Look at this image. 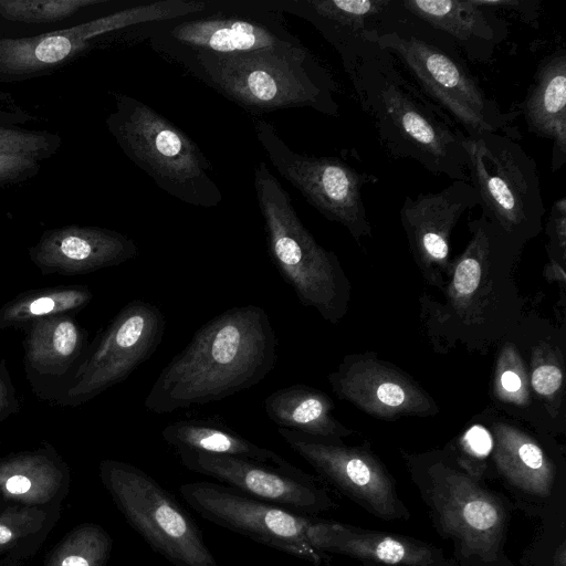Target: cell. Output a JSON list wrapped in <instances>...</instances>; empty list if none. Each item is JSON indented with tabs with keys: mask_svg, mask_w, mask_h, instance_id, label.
Segmentation results:
<instances>
[{
	"mask_svg": "<svg viewBox=\"0 0 566 566\" xmlns=\"http://www.w3.org/2000/svg\"><path fill=\"white\" fill-rule=\"evenodd\" d=\"M128 237L97 227H65L46 232L30 250L42 274L77 275L122 264L138 254Z\"/></svg>",
	"mask_w": 566,
	"mask_h": 566,
	"instance_id": "obj_21",
	"label": "cell"
},
{
	"mask_svg": "<svg viewBox=\"0 0 566 566\" xmlns=\"http://www.w3.org/2000/svg\"><path fill=\"white\" fill-rule=\"evenodd\" d=\"M307 537L322 553L345 555L377 566H446L442 552L402 535L314 518Z\"/></svg>",
	"mask_w": 566,
	"mask_h": 566,
	"instance_id": "obj_22",
	"label": "cell"
},
{
	"mask_svg": "<svg viewBox=\"0 0 566 566\" xmlns=\"http://www.w3.org/2000/svg\"><path fill=\"white\" fill-rule=\"evenodd\" d=\"M365 39L388 51L413 77L417 87L465 135L500 133L520 140L518 111L504 112L465 64L440 46L399 31H368Z\"/></svg>",
	"mask_w": 566,
	"mask_h": 566,
	"instance_id": "obj_7",
	"label": "cell"
},
{
	"mask_svg": "<svg viewBox=\"0 0 566 566\" xmlns=\"http://www.w3.org/2000/svg\"><path fill=\"white\" fill-rule=\"evenodd\" d=\"M546 232L549 239V259L560 263L566 258V198L554 201L548 216Z\"/></svg>",
	"mask_w": 566,
	"mask_h": 566,
	"instance_id": "obj_37",
	"label": "cell"
},
{
	"mask_svg": "<svg viewBox=\"0 0 566 566\" xmlns=\"http://www.w3.org/2000/svg\"><path fill=\"white\" fill-rule=\"evenodd\" d=\"M108 125L128 158L168 195L202 208L222 202L210 163L199 146L148 104L118 95Z\"/></svg>",
	"mask_w": 566,
	"mask_h": 566,
	"instance_id": "obj_6",
	"label": "cell"
},
{
	"mask_svg": "<svg viewBox=\"0 0 566 566\" xmlns=\"http://www.w3.org/2000/svg\"><path fill=\"white\" fill-rule=\"evenodd\" d=\"M176 451L189 471L213 478L247 495L286 510L313 516L333 505L327 491L295 467L282 469L245 458Z\"/></svg>",
	"mask_w": 566,
	"mask_h": 566,
	"instance_id": "obj_17",
	"label": "cell"
},
{
	"mask_svg": "<svg viewBox=\"0 0 566 566\" xmlns=\"http://www.w3.org/2000/svg\"><path fill=\"white\" fill-rule=\"evenodd\" d=\"M277 430L286 444L322 478L370 514L386 521L409 516L390 473L368 449L283 428Z\"/></svg>",
	"mask_w": 566,
	"mask_h": 566,
	"instance_id": "obj_16",
	"label": "cell"
},
{
	"mask_svg": "<svg viewBox=\"0 0 566 566\" xmlns=\"http://www.w3.org/2000/svg\"><path fill=\"white\" fill-rule=\"evenodd\" d=\"M168 61L255 115L293 107L339 115L337 85L304 44L228 55L180 54Z\"/></svg>",
	"mask_w": 566,
	"mask_h": 566,
	"instance_id": "obj_4",
	"label": "cell"
},
{
	"mask_svg": "<svg viewBox=\"0 0 566 566\" xmlns=\"http://www.w3.org/2000/svg\"><path fill=\"white\" fill-rule=\"evenodd\" d=\"M468 227L472 235L451 262L444 301L424 305V314L433 336L479 350L512 333L522 318L513 270L525 244L483 214Z\"/></svg>",
	"mask_w": 566,
	"mask_h": 566,
	"instance_id": "obj_2",
	"label": "cell"
},
{
	"mask_svg": "<svg viewBox=\"0 0 566 566\" xmlns=\"http://www.w3.org/2000/svg\"><path fill=\"white\" fill-rule=\"evenodd\" d=\"M113 547L102 526L84 523L69 532L49 553L45 566H106Z\"/></svg>",
	"mask_w": 566,
	"mask_h": 566,
	"instance_id": "obj_31",
	"label": "cell"
},
{
	"mask_svg": "<svg viewBox=\"0 0 566 566\" xmlns=\"http://www.w3.org/2000/svg\"><path fill=\"white\" fill-rule=\"evenodd\" d=\"M150 48L169 60L180 54L228 55L302 45L284 14L264 0H207L198 13L142 29Z\"/></svg>",
	"mask_w": 566,
	"mask_h": 566,
	"instance_id": "obj_8",
	"label": "cell"
},
{
	"mask_svg": "<svg viewBox=\"0 0 566 566\" xmlns=\"http://www.w3.org/2000/svg\"><path fill=\"white\" fill-rule=\"evenodd\" d=\"M269 256L304 306L332 324L346 314L349 282L336 254L323 248L298 218L287 191L264 161L254 168Z\"/></svg>",
	"mask_w": 566,
	"mask_h": 566,
	"instance_id": "obj_5",
	"label": "cell"
},
{
	"mask_svg": "<svg viewBox=\"0 0 566 566\" xmlns=\"http://www.w3.org/2000/svg\"><path fill=\"white\" fill-rule=\"evenodd\" d=\"M256 139L276 171L327 220L345 227L359 243L371 235L363 189L378 178L360 172L340 158L300 154L280 137L274 126L253 122Z\"/></svg>",
	"mask_w": 566,
	"mask_h": 566,
	"instance_id": "obj_12",
	"label": "cell"
},
{
	"mask_svg": "<svg viewBox=\"0 0 566 566\" xmlns=\"http://www.w3.org/2000/svg\"><path fill=\"white\" fill-rule=\"evenodd\" d=\"M179 493L193 511L213 524L314 565H322L327 559V555L314 548L307 537L313 516L214 482L185 483L179 486Z\"/></svg>",
	"mask_w": 566,
	"mask_h": 566,
	"instance_id": "obj_14",
	"label": "cell"
},
{
	"mask_svg": "<svg viewBox=\"0 0 566 566\" xmlns=\"http://www.w3.org/2000/svg\"><path fill=\"white\" fill-rule=\"evenodd\" d=\"M328 380L339 398L377 418L426 417L438 411L411 377L373 354L344 357Z\"/></svg>",
	"mask_w": 566,
	"mask_h": 566,
	"instance_id": "obj_19",
	"label": "cell"
},
{
	"mask_svg": "<svg viewBox=\"0 0 566 566\" xmlns=\"http://www.w3.org/2000/svg\"><path fill=\"white\" fill-rule=\"evenodd\" d=\"M412 476L440 531L469 557L496 558L506 513L501 501L469 472L442 459L413 461Z\"/></svg>",
	"mask_w": 566,
	"mask_h": 566,
	"instance_id": "obj_11",
	"label": "cell"
},
{
	"mask_svg": "<svg viewBox=\"0 0 566 566\" xmlns=\"http://www.w3.org/2000/svg\"><path fill=\"white\" fill-rule=\"evenodd\" d=\"M492 432L493 460L499 472L525 493L549 495L555 470L537 441L520 428L503 421H495Z\"/></svg>",
	"mask_w": 566,
	"mask_h": 566,
	"instance_id": "obj_26",
	"label": "cell"
},
{
	"mask_svg": "<svg viewBox=\"0 0 566 566\" xmlns=\"http://www.w3.org/2000/svg\"><path fill=\"white\" fill-rule=\"evenodd\" d=\"M99 478L127 523L172 566H220L191 515L148 473L107 459Z\"/></svg>",
	"mask_w": 566,
	"mask_h": 566,
	"instance_id": "obj_10",
	"label": "cell"
},
{
	"mask_svg": "<svg viewBox=\"0 0 566 566\" xmlns=\"http://www.w3.org/2000/svg\"><path fill=\"white\" fill-rule=\"evenodd\" d=\"M521 112L530 133L552 142L553 172L566 163V51L560 48L536 67Z\"/></svg>",
	"mask_w": 566,
	"mask_h": 566,
	"instance_id": "obj_24",
	"label": "cell"
},
{
	"mask_svg": "<svg viewBox=\"0 0 566 566\" xmlns=\"http://www.w3.org/2000/svg\"><path fill=\"white\" fill-rule=\"evenodd\" d=\"M400 4L451 36L471 61L488 62L507 36L506 22L476 0H403Z\"/></svg>",
	"mask_w": 566,
	"mask_h": 566,
	"instance_id": "obj_23",
	"label": "cell"
},
{
	"mask_svg": "<svg viewBox=\"0 0 566 566\" xmlns=\"http://www.w3.org/2000/svg\"><path fill=\"white\" fill-rule=\"evenodd\" d=\"M263 406L268 418L277 428L335 440L353 433L333 416V400L324 391L307 385L280 388L265 397Z\"/></svg>",
	"mask_w": 566,
	"mask_h": 566,
	"instance_id": "obj_27",
	"label": "cell"
},
{
	"mask_svg": "<svg viewBox=\"0 0 566 566\" xmlns=\"http://www.w3.org/2000/svg\"><path fill=\"white\" fill-rule=\"evenodd\" d=\"M493 394L499 401L517 408H526L532 402L530 376L518 349L511 342L502 345L496 358Z\"/></svg>",
	"mask_w": 566,
	"mask_h": 566,
	"instance_id": "obj_33",
	"label": "cell"
},
{
	"mask_svg": "<svg viewBox=\"0 0 566 566\" xmlns=\"http://www.w3.org/2000/svg\"><path fill=\"white\" fill-rule=\"evenodd\" d=\"M277 361L266 311L231 307L205 323L161 369L145 398L157 415L222 400L262 381Z\"/></svg>",
	"mask_w": 566,
	"mask_h": 566,
	"instance_id": "obj_1",
	"label": "cell"
},
{
	"mask_svg": "<svg viewBox=\"0 0 566 566\" xmlns=\"http://www.w3.org/2000/svg\"><path fill=\"white\" fill-rule=\"evenodd\" d=\"M479 206L478 195L468 181L453 180L438 192L406 197L400 221L412 256L427 281L441 286L451 261V232L462 214Z\"/></svg>",
	"mask_w": 566,
	"mask_h": 566,
	"instance_id": "obj_18",
	"label": "cell"
},
{
	"mask_svg": "<svg viewBox=\"0 0 566 566\" xmlns=\"http://www.w3.org/2000/svg\"><path fill=\"white\" fill-rule=\"evenodd\" d=\"M481 6L514 11L524 22L536 24L539 17V2L535 0H476Z\"/></svg>",
	"mask_w": 566,
	"mask_h": 566,
	"instance_id": "obj_38",
	"label": "cell"
},
{
	"mask_svg": "<svg viewBox=\"0 0 566 566\" xmlns=\"http://www.w3.org/2000/svg\"><path fill=\"white\" fill-rule=\"evenodd\" d=\"M19 400L10 374L0 360V422L19 411Z\"/></svg>",
	"mask_w": 566,
	"mask_h": 566,
	"instance_id": "obj_39",
	"label": "cell"
},
{
	"mask_svg": "<svg viewBox=\"0 0 566 566\" xmlns=\"http://www.w3.org/2000/svg\"><path fill=\"white\" fill-rule=\"evenodd\" d=\"M530 385L555 417L564 392V360L555 346L539 342L532 349Z\"/></svg>",
	"mask_w": 566,
	"mask_h": 566,
	"instance_id": "obj_32",
	"label": "cell"
},
{
	"mask_svg": "<svg viewBox=\"0 0 566 566\" xmlns=\"http://www.w3.org/2000/svg\"><path fill=\"white\" fill-rule=\"evenodd\" d=\"M49 147L42 134L0 128V154L18 155L36 159Z\"/></svg>",
	"mask_w": 566,
	"mask_h": 566,
	"instance_id": "obj_36",
	"label": "cell"
},
{
	"mask_svg": "<svg viewBox=\"0 0 566 566\" xmlns=\"http://www.w3.org/2000/svg\"><path fill=\"white\" fill-rule=\"evenodd\" d=\"M45 521L43 510L35 506H12L0 513V551L39 532Z\"/></svg>",
	"mask_w": 566,
	"mask_h": 566,
	"instance_id": "obj_35",
	"label": "cell"
},
{
	"mask_svg": "<svg viewBox=\"0 0 566 566\" xmlns=\"http://www.w3.org/2000/svg\"><path fill=\"white\" fill-rule=\"evenodd\" d=\"M65 465L48 448L0 460V495L28 506L50 502L61 490Z\"/></svg>",
	"mask_w": 566,
	"mask_h": 566,
	"instance_id": "obj_29",
	"label": "cell"
},
{
	"mask_svg": "<svg viewBox=\"0 0 566 566\" xmlns=\"http://www.w3.org/2000/svg\"><path fill=\"white\" fill-rule=\"evenodd\" d=\"M166 443L176 450L245 458L292 469L290 462L274 451L255 444L228 427L206 419H185L167 424L161 430Z\"/></svg>",
	"mask_w": 566,
	"mask_h": 566,
	"instance_id": "obj_28",
	"label": "cell"
},
{
	"mask_svg": "<svg viewBox=\"0 0 566 566\" xmlns=\"http://www.w3.org/2000/svg\"><path fill=\"white\" fill-rule=\"evenodd\" d=\"M35 166L34 158L0 154V181L15 178Z\"/></svg>",
	"mask_w": 566,
	"mask_h": 566,
	"instance_id": "obj_41",
	"label": "cell"
},
{
	"mask_svg": "<svg viewBox=\"0 0 566 566\" xmlns=\"http://www.w3.org/2000/svg\"><path fill=\"white\" fill-rule=\"evenodd\" d=\"M0 566H14V564L7 560V562H0Z\"/></svg>",
	"mask_w": 566,
	"mask_h": 566,
	"instance_id": "obj_44",
	"label": "cell"
},
{
	"mask_svg": "<svg viewBox=\"0 0 566 566\" xmlns=\"http://www.w3.org/2000/svg\"><path fill=\"white\" fill-rule=\"evenodd\" d=\"M566 553H565V544L562 543L560 547L557 549V555L554 559V566H566Z\"/></svg>",
	"mask_w": 566,
	"mask_h": 566,
	"instance_id": "obj_43",
	"label": "cell"
},
{
	"mask_svg": "<svg viewBox=\"0 0 566 566\" xmlns=\"http://www.w3.org/2000/svg\"><path fill=\"white\" fill-rule=\"evenodd\" d=\"M108 0H0V15L7 20L40 23L65 19L85 7Z\"/></svg>",
	"mask_w": 566,
	"mask_h": 566,
	"instance_id": "obj_34",
	"label": "cell"
},
{
	"mask_svg": "<svg viewBox=\"0 0 566 566\" xmlns=\"http://www.w3.org/2000/svg\"><path fill=\"white\" fill-rule=\"evenodd\" d=\"M23 342L29 376L62 378L75 369L86 352V332L71 314L33 321Z\"/></svg>",
	"mask_w": 566,
	"mask_h": 566,
	"instance_id": "obj_25",
	"label": "cell"
},
{
	"mask_svg": "<svg viewBox=\"0 0 566 566\" xmlns=\"http://www.w3.org/2000/svg\"><path fill=\"white\" fill-rule=\"evenodd\" d=\"M93 298L85 285H59L17 295L0 308V329L25 328L35 319L72 314L86 307Z\"/></svg>",
	"mask_w": 566,
	"mask_h": 566,
	"instance_id": "obj_30",
	"label": "cell"
},
{
	"mask_svg": "<svg viewBox=\"0 0 566 566\" xmlns=\"http://www.w3.org/2000/svg\"><path fill=\"white\" fill-rule=\"evenodd\" d=\"M283 14H292L312 24L336 50L350 77L359 61L374 44L368 31H381L378 23L394 3L390 0H264Z\"/></svg>",
	"mask_w": 566,
	"mask_h": 566,
	"instance_id": "obj_20",
	"label": "cell"
},
{
	"mask_svg": "<svg viewBox=\"0 0 566 566\" xmlns=\"http://www.w3.org/2000/svg\"><path fill=\"white\" fill-rule=\"evenodd\" d=\"M206 8V0L142 1L66 30L32 38L0 39V70L25 73L45 69L81 52L92 40L104 34L129 28L144 29Z\"/></svg>",
	"mask_w": 566,
	"mask_h": 566,
	"instance_id": "obj_15",
	"label": "cell"
},
{
	"mask_svg": "<svg viewBox=\"0 0 566 566\" xmlns=\"http://www.w3.org/2000/svg\"><path fill=\"white\" fill-rule=\"evenodd\" d=\"M544 274L546 279L549 281H558L562 282L563 284L566 282V275L563 268V263L554 259H549V263L545 266Z\"/></svg>",
	"mask_w": 566,
	"mask_h": 566,
	"instance_id": "obj_42",
	"label": "cell"
},
{
	"mask_svg": "<svg viewBox=\"0 0 566 566\" xmlns=\"http://www.w3.org/2000/svg\"><path fill=\"white\" fill-rule=\"evenodd\" d=\"M166 318L143 300L127 303L87 350L55 400L76 406L122 382L148 360L163 342Z\"/></svg>",
	"mask_w": 566,
	"mask_h": 566,
	"instance_id": "obj_13",
	"label": "cell"
},
{
	"mask_svg": "<svg viewBox=\"0 0 566 566\" xmlns=\"http://www.w3.org/2000/svg\"><path fill=\"white\" fill-rule=\"evenodd\" d=\"M462 145L481 214L524 244L537 237L545 207L535 160L500 133L465 135Z\"/></svg>",
	"mask_w": 566,
	"mask_h": 566,
	"instance_id": "obj_9",
	"label": "cell"
},
{
	"mask_svg": "<svg viewBox=\"0 0 566 566\" xmlns=\"http://www.w3.org/2000/svg\"><path fill=\"white\" fill-rule=\"evenodd\" d=\"M349 80L388 156L469 182L465 134L403 76L391 53L374 44Z\"/></svg>",
	"mask_w": 566,
	"mask_h": 566,
	"instance_id": "obj_3",
	"label": "cell"
},
{
	"mask_svg": "<svg viewBox=\"0 0 566 566\" xmlns=\"http://www.w3.org/2000/svg\"><path fill=\"white\" fill-rule=\"evenodd\" d=\"M490 434L480 426L471 428L462 438L464 452L474 459L484 457L491 447Z\"/></svg>",
	"mask_w": 566,
	"mask_h": 566,
	"instance_id": "obj_40",
	"label": "cell"
}]
</instances>
